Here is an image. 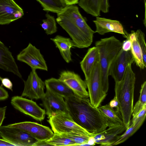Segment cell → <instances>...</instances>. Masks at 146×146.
<instances>
[{
	"mask_svg": "<svg viewBox=\"0 0 146 146\" xmlns=\"http://www.w3.org/2000/svg\"><path fill=\"white\" fill-rule=\"evenodd\" d=\"M124 37L129 39L131 42V52L133 56L134 62L136 65L141 69L143 70L146 68L143 58L142 51L137 40L135 31H131L128 33L125 31Z\"/></svg>",
	"mask_w": 146,
	"mask_h": 146,
	"instance_id": "obj_23",
	"label": "cell"
},
{
	"mask_svg": "<svg viewBox=\"0 0 146 146\" xmlns=\"http://www.w3.org/2000/svg\"><path fill=\"white\" fill-rule=\"evenodd\" d=\"M7 125L19 129L30 134L38 141L49 140L54 134L49 127L35 122L25 121Z\"/></svg>",
	"mask_w": 146,
	"mask_h": 146,
	"instance_id": "obj_12",
	"label": "cell"
},
{
	"mask_svg": "<svg viewBox=\"0 0 146 146\" xmlns=\"http://www.w3.org/2000/svg\"><path fill=\"white\" fill-rule=\"evenodd\" d=\"M60 135L72 140L75 143L76 146H81L82 143L87 142L91 137L75 133H69Z\"/></svg>",
	"mask_w": 146,
	"mask_h": 146,
	"instance_id": "obj_30",
	"label": "cell"
},
{
	"mask_svg": "<svg viewBox=\"0 0 146 146\" xmlns=\"http://www.w3.org/2000/svg\"><path fill=\"white\" fill-rule=\"evenodd\" d=\"M44 83L46 88L64 98L76 96L70 87L59 79L52 78L46 80Z\"/></svg>",
	"mask_w": 146,
	"mask_h": 146,
	"instance_id": "obj_20",
	"label": "cell"
},
{
	"mask_svg": "<svg viewBox=\"0 0 146 146\" xmlns=\"http://www.w3.org/2000/svg\"><path fill=\"white\" fill-rule=\"evenodd\" d=\"M24 14L23 9L14 0H0V25L8 24Z\"/></svg>",
	"mask_w": 146,
	"mask_h": 146,
	"instance_id": "obj_15",
	"label": "cell"
},
{
	"mask_svg": "<svg viewBox=\"0 0 146 146\" xmlns=\"http://www.w3.org/2000/svg\"><path fill=\"white\" fill-rule=\"evenodd\" d=\"M124 124L108 127L107 129L94 134L92 137L96 144L101 146H111L115 142L118 135L126 129Z\"/></svg>",
	"mask_w": 146,
	"mask_h": 146,
	"instance_id": "obj_16",
	"label": "cell"
},
{
	"mask_svg": "<svg viewBox=\"0 0 146 146\" xmlns=\"http://www.w3.org/2000/svg\"><path fill=\"white\" fill-rule=\"evenodd\" d=\"M59 79L70 87L76 96L84 98H89L86 83L78 74L73 71L64 70L60 72Z\"/></svg>",
	"mask_w": 146,
	"mask_h": 146,
	"instance_id": "obj_14",
	"label": "cell"
},
{
	"mask_svg": "<svg viewBox=\"0 0 146 146\" xmlns=\"http://www.w3.org/2000/svg\"><path fill=\"white\" fill-rule=\"evenodd\" d=\"M48 119L47 121L54 133L61 134L75 133L89 137L93 136V134L76 123L69 113H58L52 116Z\"/></svg>",
	"mask_w": 146,
	"mask_h": 146,
	"instance_id": "obj_5",
	"label": "cell"
},
{
	"mask_svg": "<svg viewBox=\"0 0 146 146\" xmlns=\"http://www.w3.org/2000/svg\"><path fill=\"white\" fill-rule=\"evenodd\" d=\"M108 104L111 108L120 113L119 103L115 96Z\"/></svg>",
	"mask_w": 146,
	"mask_h": 146,
	"instance_id": "obj_35",
	"label": "cell"
},
{
	"mask_svg": "<svg viewBox=\"0 0 146 146\" xmlns=\"http://www.w3.org/2000/svg\"><path fill=\"white\" fill-rule=\"evenodd\" d=\"M46 141L50 146H76L75 143L70 139L56 133Z\"/></svg>",
	"mask_w": 146,
	"mask_h": 146,
	"instance_id": "obj_29",
	"label": "cell"
},
{
	"mask_svg": "<svg viewBox=\"0 0 146 146\" xmlns=\"http://www.w3.org/2000/svg\"><path fill=\"white\" fill-rule=\"evenodd\" d=\"M146 106V81L142 84L138 101L133 106L132 115L135 117L145 106Z\"/></svg>",
	"mask_w": 146,
	"mask_h": 146,
	"instance_id": "obj_28",
	"label": "cell"
},
{
	"mask_svg": "<svg viewBox=\"0 0 146 146\" xmlns=\"http://www.w3.org/2000/svg\"><path fill=\"white\" fill-rule=\"evenodd\" d=\"M7 108L6 106L0 107V127L5 118V114Z\"/></svg>",
	"mask_w": 146,
	"mask_h": 146,
	"instance_id": "obj_38",
	"label": "cell"
},
{
	"mask_svg": "<svg viewBox=\"0 0 146 146\" xmlns=\"http://www.w3.org/2000/svg\"><path fill=\"white\" fill-rule=\"evenodd\" d=\"M93 22L96 26L95 33L104 35L106 33L113 32L121 34L123 36L125 35V30L122 25L117 20L98 16L96 17Z\"/></svg>",
	"mask_w": 146,
	"mask_h": 146,
	"instance_id": "obj_17",
	"label": "cell"
},
{
	"mask_svg": "<svg viewBox=\"0 0 146 146\" xmlns=\"http://www.w3.org/2000/svg\"><path fill=\"white\" fill-rule=\"evenodd\" d=\"M46 19L42 20V23L40 25L48 35H51L57 31L56 20L53 16L48 13L45 15Z\"/></svg>",
	"mask_w": 146,
	"mask_h": 146,
	"instance_id": "obj_27",
	"label": "cell"
},
{
	"mask_svg": "<svg viewBox=\"0 0 146 146\" xmlns=\"http://www.w3.org/2000/svg\"><path fill=\"white\" fill-rule=\"evenodd\" d=\"M98 108L108 127L124 124L120 113L111 108L108 104L104 106L100 105Z\"/></svg>",
	"mask_w": 146,
	"mask_h": 146,
	"instance_id": "obj_21",
	"label": "cell"
},
{
	"mask_svg": "<svg viewBox=\"0 0 146 146\" xmlns=\"http://www.w3.org/2000/svg\"><path fill=\"white\" fill-rule=\"evenodd\" d=\"M11 104L17 110L40 122L45 118L46 112L32 100L23 96H14L11 98Z\"/></svg>",
	"mask_w": 146,
	"mask_h": 146,
	"instance_id": "obj_8",
	"label": "cell"
},
{
	"mask_svg": "<svg viewBox=\"0 0 146 146\" xmlns=\"http://www.w3.org/2000/svg\"><path fill=\"white\" fill-rule=\"evenodd\" d=\"M23 81L24 86L22 96L32 100L41 99L43 97L45 83L38 76L35 70L32 69L27 80Z\"/></svg>",
	"mask_w": 146,
	"mask_h": 146,
	"instance_id": "obj_13",
	"label": "cell"
},
{
	"mask_svg": "<svg viewBox=\"0 0 146 146\" xmlns=\"http://www.w3.org/2000/svg\"><path fill=\"white\" fill-rule=\"evenodd\" d=\"M46 11L58 14L67 6L63 0H36Z\"/></svg>",
	"mask_w": 146,
	"mask_h": 146,
	"instance_id": "obj_25",
	"label": "cell"
},
{
	"mask_svg": "<svg viewBox=\"0 0 146 146\" xmlns=\"http://www.w3.org/2000/svg\"><path fill=\"white\" fill-rule=\"evenodd\" d=\"M146 116L135 121L131 122L129 127L121 135H118L116 140L112 146L116 145L121 144L126 141L132 135L141 127L143 123Z\"/></svg>",
	"mask_w": 146,
	"mask_h": 146,
	"instance_id": "obj_26",
	"label": "cell"
},
{
	"mask_svg": "<svg viewBox=\"0 0 146 146\" xmlns=\"http://www.w3.org/2000/svg\"><path fill=\"white\" fill-rule=\"evenodd\" d=\"M134 59L131 50L125 51L122 48L118 52L110 66L109 74L115 82L121 81L125 74L127 67L132 64Z\"/></svg>",
	"mask_w": 146,
	"mask_h": 146,
	"instance_id": "obj_11",
	"label": "cell"
},
{
	"mask_svg": "<svg viewBox=\"0 0 146 146\" xmlns=\"http://www.w3.org/2000/svg\"><path fill=\"white\" fill-rule=\"evenodd\" d=\"M0 68L12 73L20 78L22 75L11 52L0 40Z\"/></svg>",
	"mask_w": 146,
	"mask_h": 146,
	"instance_id": "obj_18",
	"label": "cell"
},
{
	"mask_svg": "<svg viewBox=\"0 0 146 146\" xmlns=\"http://www.w3.org/2000/svg\"><path fill=\"white\" fill-rule=\"evenodd\" d=\"M50 146V145L48 144L46 141H38L36 142L35 145V146Z\"/></svg>",
	"mask_w": 146,
	"mask_h": 146,
	"instance_id": "obj_41",
	"label": "cell"
},
{
	"mask_svg": "<svg viewBox=\"0 0 146 146\" xmlns=\"http://www.w3.org/2000/svg\"><path fill=\"white\" fill-rule=\"evenodd\" d=\"M56 20L68 34L76 47L84 48L91 44L94 31L87 24L77 6H67L57 14Z\"/></svg>",
	"mask_w": 146,
	"mask_h": 146,
	"instance_id": "obj_2",
	"label": "cell"
},
{
	"mask_svg": "<svg viewBox=\"0 0 146 146\" xmlns=\"http://www.w3.org/2000/svg\"><path fill=\"white\" fill-rule=\"evenodd\" d=\"M146 116V106H145L131 120V122H133L140 119L143 117Z\"/></svg>",
	"mask_w": 146,
	"mask_h": 146,
	"instance_id": "obj_34",
	"label": "cell"
},
{
	"mask_svg": "<svg viewBox=\"0 0 146 146\" xmlns=\"http://www.w3.org/2000/svg\"><path fill=\"white\" fill-rule=\"evenodd\" d=\"M135 33L139 44L141 47L144 63L146 66V45L144 33L140 29L137 30Z\"/></svg>",
	"mask_w": 146,
	"mask_h": 146,
	"instance_id": "obj_31",
	"label": "cell"
},
{
	"mask_svg": "<svg viewBox=\"0 0 146 146\" xmlns=\"http://www.w3.org/2000/svg\"><path fill=\"white\" fill-rule=\"evenodd\" d=\"M0 137L15 146H34L38 141L26 132L7 125L0 127Z\"/></svg>",
	"mask_w": 146,
	"mask_h": 146,
	"instance_id": "obj_7",
	"label": "cell"
},
{
	"mask_svg": "<svg viewBox=\"0 0 146 146\" xmlns=\"http://www.w3.org/2000/svg\"><path fill=\"white\" fill-rule=\"evenodd\" d=\"M99 60V54L97 47L95 46L89 48L80 63L85 79L88 78L94 64Z\"/></svg>",
	"mask_w": 146,
	"mask_h": 146,
	"instance_id": "obj_22",
	"label": "cell"
},
{
	"mask_svg": "<svg viewBox=\"0 0 146 146\" xmlns=\"http://www.w3.org/2000/svg\"><path fill=\"white\" fill-rule=\"evenodd\" d=\"M0 80L1 82L2 85L13 91V84L9 79L8 78H2L0 76Z\"/></svg>",
	"mask_w": 146,
	"mask_h": 146,
	"instance_id": "obj_32",
	"label": "cell"
},
{
	"mask_svg": "<svg viewBox=\"0 0 146 146\" xmlns=\"http://www.w3.org/2000/svg\"><path fill=\"white\" fill-rule=\"evenodd\" d=\"M110 5L108 0H101L100 10L101 11L106 13L109 11Z\"/></svg>",
	"mask_w": 146,
	"mask_h": 146,
	"instance_id": "obj_33",
	"label": "cell"
},
{
	"mask_svg": "<svg viewBox=\"0 0 146 146\" xmlns=\"http://www.w3.org/2000/svg\"><path fill=\"white\" fill-rule=\"evenodd\" d=\"M132 64L128 65L122 79L115 82L114 88L115 96L119 102L121 114L126 129L131 124L134 106L136 76Z\"/></svg>",
	"mask_w": 146,
	"mask_h": 146,
	"instance_id": "obj_3",
	"label": "cell"
},
{
	"mask_svg": "<svg viewBox=\"0 0 146 146\" xmlns=\"http://www.w3.org/2000/svg\"><path fill=\"white\" fill-rule=\"evenodd\" d=\"M54 42L56 48L59 49L60 54L64 60L67 63L72 61L70 49L75 44L70 38L59 35H57L54 37L50 38Z\"/></svg>",
	"mask_w": 146,
	"mask_h": 146,
	"instance_id": "obj_19",
	"label": "cell"
},
{
	"mask_svg": "<svg viewBox=\"0 0 146 146\" xmlns=\"http://www.w3.org/2000/svg\"><path fill=\"white\" fill-rule=\"evenodd\" d=\"M17 58L18 60L29 66L32 69L48 70L46 61L40 50L30 43L18 54Z\"/></svg>",
	"mask_w": 146,
	"mask_h": 146,
	"instance_id": "obj_9",
	"label": "cell"
},
{
	"mask_svg": "<svg viewBox=\"0 0 146 146\" xmlns=\"http://www.w3.org/2000/svg\"><path fill=\"white\" fill-rule=\"evenodd\" d=\"M0 146H15L13 145L7 141L0 139Z\"/></svg>",
	"mask_w": 146,
	"mask_h": 146,
	"instance_id": "obj_40",
	"label": "cell"
},
{
	"mask_svg": "<svg viewBox=\"0 0 146 146\" xmlns=\"http://www.w3.org/2000/svg\"><path fill=\"white\" fill-rule=\"evenodd\" d=\"M64 100L69 114L74 121L89 133L97 134L108 127L98 108L92 105L88 98L74 96Z\"/></svg>",
	"mask_w": 146,
	"mask_h": 146,
	"instance_id": "obj_1",
	"label": "cell"
},
{
	"mask_svg": "<svg viewBox=\"0 0 146 146\" xmlns=\"http://www.w3.org/2000/svg\"><path fill=\"white\" fill-rule=\"evenodd\" d=\"M122 45V42L114 36L101 38L95 42L99 52L103 90L106 93L109 88L110 66L121 48Z\"/></svg>",
	"mask_w": 146,
	"mask_h": 146,
	"instance_id": "obj_4",
	"label": "cell"
},
{
	"mask_svg": "<svg viewBox=\"0 0 146 146\" xmlns=\"http://www.w3.org/2000/svg\"><path fill=\"white\" fill-rule=\"evenodd\" d=\"M8 97V92L1 86H0V100L7 99Z\"/></svg>",
	"mask_w": 146,
	"mask_h": 146,
	"instance_id": "obj_37",
	"label": "cell"
},
{
	"mask_svg": "<svg viewBox=\"0 0 146 146\" xmlns=\"http://www.w3.org/2000/svg\"><path fill=\"white\" fill-rule=\"evenodd\" d=\"M92 105L98 108L105 99L107 93L103 90L99 60L94 64L88 78L85 79Z\"/></svg>",
	"mask_w": 146,
	"mask_h": 146,
	"instance_id": "obj_6",
	"label": "cell"
},
{
	"mask_svg": "<svg viewBox=\"0 0 146 146\" xmlns=\"http://www.w3.org/2000/svg\"><path fill=\"white\" fill-rule=\"evenodd\" d=\"M101 0H79V6L87 13L93 16L100 15Z\"/></svg>",
	"mask_w": 146,
	"mask_h": 146,
	"instance_id": "obj_24",
	"label": "cell"
},
{
	"mask_svg": "<svg viewBox=\"0 0 146 146\" xmlns=\"http://www.w3.org/2000/svg\"><path fill=\"white\" fill-rule=\"evenodd\" d=\"M67 6L78 3L79 0H63Z\"/></svg>",
	"mask_w": 146,
	"mask_h": 146,
	"instance_id": "obj_39",
	"label": "cell"
},
{
	"mask_svg": "<svg viewBox=\"0 0 146 146\" xmlns=\"http://www.w3.org/2000/svg\"><path fill=\"white\" fill-rule=\"evenodd\" d=\"M131 46V41L128 39H126L122 42L121 48L125 51L130 50Z\"/></svg>",
	"mask_w": 146,
	"mask_h": 146,
	"instance_id": "obj_36",
	"label": "cell"
},
{
	"mask_svg": "<svg viewBox=\"0 0 146 146\" xmlns=\"http://www.w3.org/2000/svg\"><path fill=\"white\" fill-rule=\"evenodd\" d=\"M41 100V105L44 108L48 118L60 113H69L64 98L48 88H46L44 96Z\"/></svg>",
	"mask_w": 146,
	"mask_h": 146,
	"instance_id": "obj_10",
	"label": "cell"
}]
</instances>
